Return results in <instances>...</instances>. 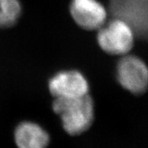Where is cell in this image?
<instances>
[{
	"label": "cell",
	"mask_w": 148,
	"mask_h": 148,
	"mask_svg": "<svg viewBox=\"0 0 148 148\" xmlns=\"http://www.w3.org/2000/svg\"><path fill=\"white\" fill-rule=\"evenodd\" d=\"M52 109L59 117L64 130L70 136L86 132L95 119V103L90 94L70 99L54 98Z\"/></svg>",
	"instance_id": "1"
},
{
	"label": "cell",
	"mask_w": 148,
	"mask_h": 148,
	"mask_svg": "<svg viewBox=\"0 0 148 148\" xmlns=\"http://www.w3.org/2000/svg\"><path fill=\"white\" fill-rule=\"evenodd\" d=\"M136 35L127 22L113 17L97 30L96 40L105 53L123 56L130 53L134 46Z\"/></svg>",
	"instance_id": "2"
},
{
	"label": "cell",
	"mask_w": 148,
	"mask_h": 148,
	"mask_svg": "<svg viewBox=\"0 0 148 148\" xmlns=\"http://www.w3.org/2000/svg\"><path fill=\"white\" fill-rule=\"evenodd\" d=\"M118 83L134 95H142L148 90V65L143 58L127 53L121 56L115 69Z\"/></svg>",
	"instance_id": "3"
},
{
	"label": "cell",
	"mask_w": 148,
	"mask_h": 148,
	"mask_svg": "<svg viewBox=\"0 0 148 148\" xmlns=\"http://www.w3.org/2000/svg\"><path fill=\"white\" fill-rule=\"evenodd\" d=\"M109 12L127 22L136 37L148 41V0H109Z\"/></svg>",
	"instance_id": "4"
},
{
	"label": "cell",
	"mask_w": 148,
	"mask_h": 148,
	"mask_svg": "<svg viewBox=\"0 0 148 148\" xmlns=\"http://www.w3.org/2000/svg\"><path fill=\"white\" fill-rule=\"evenodd\" d=\"M48 87L54 98L70 99L89 94L90 86L83 74L77 70L60 71L49 80Z\"/></svg>",
	"instance_id": "5"
},
{
	"label": "cell",
	"mask_w": 148,
	"mask_h": 148,
	"mask_svg": "<svg viewBox=\"0 0 148 148\" xmlns=\"http://www.w3.org/2000/svg\"><path fill=\"white\" fill-rule=\"evenodd\" d=\"M69 12L74 22L86 31H97L108 18V10L98 0H71Z\"/></svg>",
	"instance_id": "6"
},
{
	"label": "cell",
	"mask_w": 148,
	"mask_h": 148,
	"mask_svg": "<svg viewBox=\"0 0 148 148\" xmlns=\"http://www.w3.org/2000/svg\"><path fill=\"white\" fill-rule=\"evenodd\" d=\"M13 138L17 148H47L50 142L49 132L41 125L32 121L18 123Z\"/></svg>",
	"instance_id": "7"
},
{
	"label": "cell",
	"mask_w": 148,
	"mask_h": 148,
	"mask_svg": "<svg viewBox=\"0 0 148 148\" xmlns=\"http://www.w3.org/2000/svg\"><path fill=\"white\" fill-rule=\"evenodd\" d=\"M21 15L20 0H0V28L13 27Z\"/></svg>",
	"instance_id": "8"
}]
</instances>
